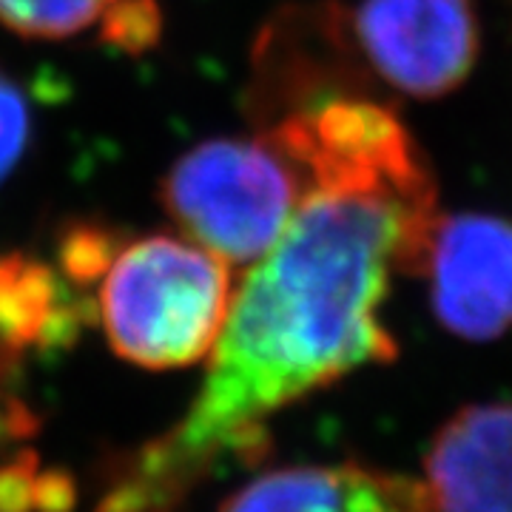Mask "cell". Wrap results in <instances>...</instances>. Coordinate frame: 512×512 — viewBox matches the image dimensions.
Instances as JSON below:
<instances>
[{
    "instance_id": "cell-1",
    "label": "cell",
    "mask_w": 512,
    "mask_h": 512,
    "mask_svg": "<svg viewBox=\"0 0 512 512\" xmlns=\"http://www.w3.org/2000/svg\"><path fill=\"white\" fill-rule=\"evenodd\" d=\"M439 220V200L308 188L234 291L188 413L106 461L94 512H180L217 470L265 461L274 413L362 367L390 365L399 356L382 322L390 276H421Z\"/></svg>"
},
{
    "instance_id": "cell-2",
    "label": "cell",
    "mask_w": 512,
    "mask_h": 512,
    "mask_svg": "<svg viewBox=\"0 0 512 512\" xmlns=\"http://www.w3.org/2000/svg\"><path fill=\"white\" fill-rule=\"evenodd\" d=\"M231 268L191 239H128L97 282L94 311L111 350L146 370L202 362L231 311Z\"/></svg>"
},
{
    "instance_id": "cell-3",
    "label": "cell",
    "mask_w": 512,
    "mask_h": 512,
    "mask_svg": "<svg viewBox=\"0 0 512 512\" xmlns=\"http://www.w3.org/2000/svg\"><path fill=\"white\" fill-rule=\"evenodd\" d=\"M305 197L296 165L265 137H217L165 171L160 202L185 237L228 265H254Z\"/></svg>"
},
{
    "instance_id": "cell-4",
    "label": "cell",
    "mask_w": 512,
    "mask_h": 512,
    "mask_svg": "<svg viewBox=\"0 0 512 512\" xmlns=\"http://www.w3.org/2000/svg\"><path fill=\"white\" fill-rule=\"evenodd\" d=\"M376 89L339 0L288 3L256 35L248 114L259 131L330 97H379Z\"/></svg>"
},
{
    "instance_id": "cell-5",
    "label": "cell",
    "mask_w": 512,
    "mask_h": 512,
    "mask_svg": "<svg viewBox=\"0 0 512 512\" xmlns=\"http://www.w3.org/2000/svg\"><path fill=\"white\" fill-rule=\"evenodd\" d=\"M350 26L373 80L416 100L461 89L481 55L473 0H362Z\"/></svg>"
},
{
    "instance_id": "cell-6",
    "label": "cell",
    "mask_w": 512,
    "mask_h": 512,
    "mask_svg": "<svg viewBox=\"0 0 512 512\" xmlns=\"http://www.w3.org/2000/svg\"><path fill=\"white\" fill-rule=\"evenodd\" d=\"M421 276L441 328L464 342L512 330V220L484 211L441 214Z\"/></svg>"
},
{
    "instance_id": "cell-7",
    "label": "cell",
    "mask_w": 512,
    "mask_h": 512,
    "mask_svg": "<svg viewBox=\"0 0 512 512\" xmlns=\"http://www.w3.org/2000/svg\"><path fill=\"white\" fill-rule=\"evenodd\" d=\"M427 512H512V404L461 407L424 458Z\"/></svg>"
},
{
    "instance_id": "cell-8",
    "label": "cell",
    "mask_w": 512,
    "mask_h": 512,
    "mask_svg": "<svg viewBox=\"0 0 512 512\" xmlns=\"http://www.w3.org/2000/svg\"><path fill=\"white\" fill-rule=\"evenodd\" d=\"M97 319L52 262L29 251L0 254V384H15L32 359H52L80 342Z\"/></svg>"
},
{
    "instance_id": "cell-9",
    "label": "cell",
    "mask_w": 512,
    "mask_h": 512,
    "mask_svg": "<svg viewBox=\"0 0 512 512\" xmlns=\"http://www.w3.org/2000/svg\"><path fill=\"white\" fill-rule=\"evenodd\" d=\"M220 512H427L416 478L367 464H293L251 478Z\"/></svg>"
},
{
    "instance_id": "cell-10",
    "label": "cell",
    "mask_w": 512,
    "mask_h": 512,
    "mask_svg": "<svg viewBox=\"0 0 512 512\" xmlns=\"http://www.w3.org/2000/svg\"><path fill=\"white\" fill-rule=\"evenodd\" d=\"M126 231L94 217L69 220L55 237V268L77 291L89 293L128 242Z\"/></svg>"
},
{
    "instance_id": "cell-11",
    "label": "cell",
    "mask_w": 512,
    "mask_h": 512,
    "mask_svg": "<svg viewBox=\"0 0 512 512\" xmlns=\"http://www.w3.org/2000/svg\"><path fill=\"white\" fill-rule=\"evenodd\" d=\"M114 0H0V26L29 40H69L106 18Z\"/></svg>"
},
{
    "instance_id": "cell-12",
    "label": "cell",
    "mask_w": 512,
    "mask_h": 512,
    "mask_svg": "<svg viewBox=\"0 0 512 512\" xmlns=\"http://www.w3.org/2000/svg\"><path fill=\"white\" fill-rule=\"evenodd\" d=\"M163 23L160 0H114L100 20V43L120 55L140 57L160 46Z\"/></svg>"
},
{
    "instance_id": "cell-13",
    "label": "cell",
    "mask_w": 512,
    "mask_h": 512,
    "mask_svg": "<svg viewBox=\"0 0 512 512\" xmlns=\"http://www.w3.org/2000/svg\"><path fill=\"white\" fill-rule=\"evenodd\" d=\"M35 134V114L29 94L12 74L0 69V185L6 183L26 157Z\"/></svg>"
},
{
    "instance_id": "cell-14",
    "label": "cell",
    "mask_w": 512,
    "mask_h": 512,
    "mask_svg": "<svg viewBox=\"0 0 512 512\" xmlns=\"http://www.w3.org/2000/svg\"><path fill=\"white\" fill-rule=\"evenodd\" d=\"M40 458L26 450L0 461V512H37Z\"/></svg>"
},
{
    "instance_id": "cell-15",
    "label": "cell",
    "mask_w": 512,
    "mask_h": 512,
    "mask_svg": "<svg viewBox=\"0 0 512 512\" xmlns=\"http://www.w3.org/2000/svg\"><path fill=\"white\" fill-rule=\"evenodd\" d=\"M37 430L40 416L15 390V384H0V450L35 436Z\"/></svg>"
},
{
    "instance_id": "cell-16",
    "label": "cell",
    "mask_w": 512,
    "mask_h": 512,
    "mask_svg": "<svg viewBox=\"0 0 512 512\" xmlns=\"http://www.w3.org/2000/svg\"><path fill=\"white\" fill-rule=\"evenodd\" d=\"M77 481L69 470L43 467L40 473V493H37V512H74L77 507Z\"/></svg>"
},
{
    "instance_id": "cell-17",
    "label": "cell",
    "mask_w": 512,
    "mask_h": 512,
    "mask_svg": "<svg viewBox=\"0 0 512 512\" xmlns=\"http://www.w3.org/2000/svg\"><path fill=\"white\" fill-rule=\"evenodd\" d=\"M510 3H512V0H510Z\"/></svg>"
}]
</instances>
